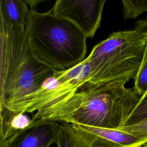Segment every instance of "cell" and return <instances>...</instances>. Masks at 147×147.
<instances>
[{"mask_svg": "<svg viewBox=\"0 0 147 147\" xmlns=\"http://www.w3.org/2000/svg\"><path fill=\"white\" fill-rule=\"evenodd\" d=\"M139 98L133 88H126L123 84L87 82L65 100L36 111L32 119L118 129L131 114Z\"/></svg>", "mask_w": 147, "mask_h": 147, "instance_id": "cell-1", "label": "cell"}, {"mask_svg": "<svg viewBox=\"0 0 147 147\" xmlns=\"http://www.w3.org/2000/svg\"><path fill=\"white\" fill-rule=\"evenodd\" d=\"M55 72L33 55L25 28L0 21V106L14 110Z\"/></svg>", "mask_w": 147, "mask_h": 147, "instance_id": "cell-2", "label": "cell"}, {"mask_svg": "<svg viewBox=\"0 0 147 147\" xmlns=\"http://www.w3.org/2000/svg\"><path fill=\"white\" fill-rule=\"evenodd\" d=\"M25 29L33 55L55 71L67 70L86 59V36L74 23L51 11L30 8Z\"/></svg>", "mask_w": 147, "mask_h": 147, "instance_id": "cell-3", "label": "cell"}, {"mask_svg": "<svg viewBox=\"0 0 147 147\" xmlns=\"http://www.w3.org/2000/svg\"><path fill=\"white\" fill-rule=\"evenodd\" d=\"M146 45L147 37L135 29L112 33L87 57L90 65L88 82L125 85L136 76Z\"/></svg>", "mask_w": 147, "mask_h": 147, "instance_id": "cell-4", "label": "cell"}, {"mask_svg": "<svg viewBox=\"0 0 147 147\" xmlns=\"http://www.w3.org/2000/svg\"><path fill=\"white\" fill-rule=\"evenodd\" d=\"M90 73V65L87 57L71 68L55 71L39 90L30 95L13 111L32 113L53 106L82 88L88 82Z\"/></svg>", "mask_w": 147, "mask_h": 147, "instance_id": "cell-5", "label": "cell"}, {"mask_svg": "<svg viewBox=\"0 0 147 147\" xmlns=\"http://www.w3.org/2000/svg\"><path fill=\"white\" fill-rule=\"evenodd\" d=\"M105 0H57L50 10L74 23L87 38H92L100 27Z\"/></svg>", "mask_w": 147, "mask_h": 147, "instance_id": "cell-6", "label": "cell"}, {"mask_svg": "<svg viewBox=\"0 0 147 147\" xmlns=\"http://www.w3.org/2000/svg\"><path fill=\"white\" fill-rule=\"evenodd\" d=\"M74 131L88 147H141L147 138H139L120 129L71 123Z\"/></svg>", "mask_w": 147, "mask_h": 147, "instance_id": "cell-7", "label": "cell"}, {"mask_svg": "<svg viewBox=\"0 0 147 147\" xmlns=\"http://www.w3.org/2000/svg\"><path fill=\"white\" fill-rule=\"evenodd\" d=\"M59 126L57 122L49 119L32 120L27 127L0 147H49L57 143Z\"/></svg>", "mask_w": 147, "mask_h": 147, "instance_id": "cell-8", "label": "cell"}, {"mask_svg": "<svg viewBox=\"0 0 147 147\" xmlns=\"http://www.w3.org/2000/svg\"><path fill=\"white\" fill-rule=\"evenodd\" d=\"M25 114L0 106V145L31 123L32 119Z\"/></svg>", "mask_w": 147, "mask_h": 147, "instance_id": "cell-9", "label": "cell"}, {"mask_svg": "<svg viewBox=\"0 0 147 147\" xmlns=\"http://www.w3.org/2000/svg\"><path fill=\"white\" fill-rule=\"evenodd\" d=\"M29 10L25 1L1 0L0 21L25 28Z\"/></svg>", "mask_w": 147, "mask_h": 147, "instance_id": "cell-10", "label": "cell"}, {"mask_svg": "<svg viewBox=\"0 0 147 147\" xmlns=\"http://www.w3.org/2000/svg\"><path fill=\"white\" fill-rule=\"evenodd\" d=\"M57 147H88L77 136L71 123L59 124L57 143Z\"/></svg>", "mask_w": 147, "mask_h": 147, "instance_id": "cell-11", "label": "cell"}, {"mask_svg": "<svg viewBox=\"0 0 147 147\" xmlns=\"http://www.w3.org/2000/svg\"><path fill=\"white\" fill-rule=\"evenodd\" d=\"M122 14L125 20L135 19L147 11V0H123Z\"/></svg>", "mask_w": 147, "mask_h": 147, "instance_id": "cell-12", "label": "cell"}, {"mask_svg": "<svg viewBox=\"0 0 147 147\" xmlns=\"http://www.w3.org/2000/svg\"><path fill=\"white\" fill-rule=\"evenodd\" d=\"M147 119V91L141 96L134 109L122 127L138 123Z\"/></svg>", "mask_w": 147, "mask_h": 147, "instance_id": "cell-13", "label": "cell"}, {"mask_svg": "<svg viewBox=\"0 0 147 147\" xmlns=\"http://www.w3.org/2000/svg\"><path fill=\"white\" fill-rule=\"evenodd\" d=\"M133 88L140 96L147 91V45L140 67L134 78Z\"/></svg>", "mask_w": 147, "mask_h": 147, "instance_id": "cell-14", "label": "cell"}, {"mask_svg": "<svg viewBox=\"0 0 147 147\" xmlns=\"http://www.w3.org/2000/svg\"><path fill=\"white\" fill-rule=\"evenodd\" d=\"M118 129L139 138H147V119L133 125L121 127Z\"/></svg>", "mask_w": 147, "mask_h": 147, "instance_id": "cell-15", "label": "cell"}, {"mask_svg": "<svg viewBox=\"0 0 147 147\" xmlns=\"http://www.w3.org/2000/svg\"><path fill=\"white\" fill-rule=\"evenodd\" d=\"M134 29L140 33L147 36V17L144 19L137 21L135 24Z\"/></svg>", "mask_w": 147, "mask_h": 147, "instance_id": "cell-16", "label": "cell"}, {"mask_svg": "<svg viewBox=\"0 0 147 147\" xmlns=\"http://www.w3.org/2000/svg\"><path fill=\"white\" fill-rule=\"evenodd\" d=\"M26 2L27 3L28 5H29L30 6V8H33V9H35L34 8V6L38 3L40 2H41L42 1H27V0H25Z\"/></svg>", "mask_w": 147, "mask_h": 147, "instance_id": "cell-17", "label": "cell"}, {"mask_svg": "<svg viewBox=\"0 0 147 147\" xmlns=\"http://www.w3.org/2000/svg\"><path fill=\"white\" fill-rule=\"evenodd\" d=\"M143 147H147V143H146V144H145V145L143 146Z\"/></svg>", "mask_w": 147, "mask_h": 147, "instance_id": "cell-18", "label": "cell"}, {"mask_svg": "<svg viewBox=\"0 0 147 147\" xmlns=\"http://www.w3.org/2000/svg\"><path fill=\"white\" fill-rule=\"evenodd\" d=\"M146 36V37H147V36Z\"/></svg>", "mask_w": 147, "mask_h": 147, "instance_id": "cell-19", "label": "cell"}]
</instances>
